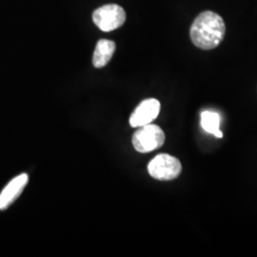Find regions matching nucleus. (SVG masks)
<instances>
[{
  "mask_svg": "<svg viewBox=\"0 0 257 257\" xmlns=\"http://www.w3.org/2000/svg\"><path fill=\"white\" fill-rule=\"evenodd\" d=\"M160 112V102L155 98H148L141 102L130 117V125L139 128L152 123Z\"/></svg>",
  "mask_w": 257,
  "mask_h": 257,
  "instance_id": "nucleus-5",
  "label": "nucleus"
},
{
  "mask_svg": "<svg viewBox=\"0 0 257 257\" xmlns=\"http://www.w3.org/2000/svg\"><path fill=\"white\" fill-rule=\"evenodd\" d=\"M92 20L103 32H110L124 24L126 14L118 5L109 4L95 10L92 14Z\"/></svg>",
  "mask_w": 257,
  "mask_h": 257,
  "instance_id": "nucleus-4",
  "label": "nucleus"
},
{
  "mask_svg": "<svg viewBox=\"0 0 257 257\" xmlns=\"http://www.w3.org/2000/svg\"><path fill=\"white\" fill-rule=\"evenodd\" d=\"M29 177L26 174H22L15 177L5 189L0 193V210H6L24 190L28 183Z\"/></svg>",
  "mask_w": 257,
  "mask_h": 257,
  "instance_id": "nucleus-6",
  "label": "nucleus"
},
{
  "mask_svg": "<svg viewBox=\"0 0 257 257\" xmlns=\"http://www.w3.org/2000/svg\"><path fill=\"white\" fill-rule=\"evenodd\" d=\"M201 126L207 133L215 136L217 138H223L220 131V115L211 110H205L201 113Z\"/></svg>",
  "mask_w": 257,
  "mask_h": 257,
  "instance_id": "nucleus-8",
  "label": "nucleus"
},
{
  "mask_svg": "<svg viewBox=\"0 0 257 257\" xmlns=\"http://www.w3.org/2000/svg\"><path fill=\"white\" fill-rule=\"evenodd\" d=\"M150 175L161 181H169L177 178L182 172L181 162L168 154H160L156 156L148 165Z\"/></svg>",
  "mask_w": 257,
  "mask_h": 257,
  "instance_id": "nucleus-3",
  "label": "nucleus"
},
{
  "mask_svg": "<svg viewBox=\"0 0 257 257\" xmlns=\"http://www.w3.org/2000/svg\"><path fill=\"white\" fill-rule=\"evenodd\" d=\"M115 51V43L108 39H101L97 42L92 57V64L95 68H103L109 63Z\"/></svg>",
  "mask_w": 257,
  "mask_h": 257,
  "instance_id": "nucleus-7",
  "label": "nucleus"
},
{
  "mask_svg": "<svg viewBox=\"0 0 257 257\" xmlns=\"http://www.w3.org/2000/svg\"><path fill=\"white\" fill-rule=\"evenodd\" d=\"M226 35V25L218 14L205 11L193 20L190 37L194 46L202 50H212L220 45Z\"/></svg>",
  "mask_w": 257,
  "mask_h": 257,
  "instance_id": "nucleus-1",
  "label": "nucleus"
},
{
  "mask_svg": "<svg viewBox=\"0 0 257 257\" xmlns=\"http://www.w3.org/2000/svg\"><path fill=\"white\" fill-rule=\"evenodd\" d=\"M165 143V134L162 128L154 124L139 127L133 136V145L138 153L146 154L159 149Z\"/></svg>",
  "mask_w": 257,
  "mask_h": 257,
  "instance_id": "nucleus-2",
  "label": "nucleus"
}]
</instances>
